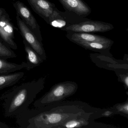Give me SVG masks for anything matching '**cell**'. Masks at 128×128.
<instances>
[{
  "label": "cell",
  "instance_id": "18",
  "mask_svg": "<svg viewBox=\"0 0 128 128\" xmlns=\"http://www.w3.org/2000/svg\"><path fill=\"white\" fill-rule=\"evenodd\" d=\"M116 108L118 112L126 114V115H128V104L127 102L125 104L120 105L117 106Z\"/></svg>",
  "mask_w": 128,
  "mask_h": 128
},
{
  "label": "cell",
  "instance_id": "6",
  "mask_svg": "<svg viewBox=\"0 0 128 128\" xmlns=\"http://www.w3.org/2000/svg\"><path fill=\"white\" fill-rule=\"evenodd\" d=\"M16 29L7 12L0 17V40L14 50L18 49L17 44L14 41V30Z\"/></svg>",
  "mask_w": 128,
  "mask_h": 128
},
{
  "label": "cell",
  "instance_id": "10",
  "mask_svg": "<svg viewBox=\"0 0 128 128\" xmlns=\"http://www.w3.org/2000/svg\"><path fill=\"white\" fill-rule=\"evenodd\" d=\"M66 8L79 16L88 15L90 12V7L82 0H59Z\"/></svg>",
  "mask_w": 128,
  "mask_h": 128
},
{
  "label": "cell",
  "instance_id": "22",
  "mask_svg": "<svg viewBox=\"0 0 128 128\" xmlns=\"http://www.w3.org/2000/svg\"><path fill=\"white\" fill-rule=\"evenodd\" d=\"M6 12V11L4 9L0 8V17H1L4 14H5Z\"/></svg>",
  "mask_w": 128,
  "mask_h": 128
},
{
  "label": "cell",
  "instance_id": "9",
  "mask_svg": "<svg viewBox=\"0 0 128 128\" xmlns=\"http://www.w3.org/2000/svg\"><path fill=\"white\" fill-rule=\"evenodd\" d=\"M68 38L72 42L73 41H82L90 42H97L103 44L112 45L114 42L105 37L86 32H74L68 35Z\"/></svg>",
  "mask_w": 128,
  "mask_h": 128
},
{
  "label": "cell",
  "instance_id": "17",
  "mask_svg": "<svg viewBox=\"0 0 128 128\" xmlns=\"http://www.w3.org/2000/svg\"><path fill=\"white\" fill-rule=\"evenodd\" d=\"M48 24L54 27L62 28L66 25V22L56 11L49 20Z\"/></svg>",
  "mask_w": 128,
  "mask_h": 128
},
{
  "label": "cell",
  "instance_id": "14",
  "mask_svg": "<svg viewBox=\"0 0 128 128\" xmlns=\"http://www.w3.org/2000/svg\"><path fill=\"white\" fill-rule=\"evenodd\" d=\"M72 42L85 49L98 52L102 53H107L112 45L100 42H90L82 41H73Z\"/></svg>",
  "mask_w": 128,
  "mask_h": 128
},
{
  "label": "cell",
  "instance_id": "21",
  "mask_svg": "<svg viewBox=\"0 0 128 128\" xmlns=\"http://www.w3.org/2000/svg\"><path fill=\"white\" fill-rule=\"evenodd\" d=\"M112 113H113V112H112L110 111H106L102 114V115L106 116H110L111 114H112Z\"/></svg>",
  "mask_w": 128,
  "mask_h": 128
},
{
  "label": "cell",
  "instance_id": "19",
  "mask_svg": "<svg viewBox=\"0 0 128 128\" xmlns=\"http://www.w3.org/2000/svg\"><path fill=\"white\" fill-rule=\"evenodd\" d=\"M10 126H9L8 125L0 121V128H9Z\"/></svg>",
  "mask_w": 128,
  "mask_h": 128
},
{
  "label": "cell",
  "instance_id": "5",
  "mask_svg": "<svg viewBox=\"0 0 128 128\" xmlns=\"http://www.w3.org/2000/svg\"><path fill=\"white\" fill-rule=\"evenodd\" d=\"M13 6L18 16L26 25L35 34L40 42H42L40 27L36 20L28 7L19 0L13 4Z\"/></svg>",
  "mask_w": 128,
  "mask_h": 128
},
{
  "label": "cell",
  "instance_id": "12",
  "mask_svg": "<svg viewBox=\"0 0 128 128\" xmlns=\"http://www.w3.org/2000/svg\"><path fill=\"white\" fill-rule=\"evenodd\" d=\"M24 75L23 72L0 75V90L14 85L24 78Z\"/></svg>",
  "mask_w": 128,
  "mask_h": 128
},
{
  "label": "cell",
  "instance_id": "8",
  "mask_svg": "<svg viewBox=\"0 0 128 128\" xmlns=\"http://www.w3.org/2000/svg\"><path fill=\"white\" fill-rule=\"evenodd\" d=\"M33 10L48 24L56 10L54 4L47 0H27Z\"/></svg>",
  "mask_w": 128,
  "mask_h": 128
},
{
  "label": "cell",
  "instance_id": "3",
  "mask_svg": "<svg viewBox=\"0 0 128 128\" xmlns=\"http://www.w3.org/2000/svg\"><path fill=\"white\" fill-rule=\"evenodd\" d=\"M78 85L75 83L70 82L57 84L48 92L34 102L35 108L43 107L54 104L72 95L76 92Z\"/></svg>",
  "mask_w": 128,
  "mask_h": 128
},
{
  "label": "cell",
  "instance_id": "2",
  "mask_svg": "<svg viewBox=\"0 0 128 128\" xmlns=\"http://www.w3.org/2000/svg\"><path fill=\"white\" fill-rule=\"evenodd\" d=\"M44 78H41L15 87L3 96L6 117L16 116L29 108L43 90Z\"/></svg>",
  "mask_w": 128,
  "mask_h": 128
},
{
  "label": "cell",
  "instance_id": "7",
  "mask_svg": "<svg viewBox=\"0 0 128 128\" xmlns=\"http://www.w3.org/2000/svg\"><path fill=\"white\" fill-rule=\"evenodd\" d=\"M113 25L105 22L94 21H89L67 27L66 30L77 32H104L112 30Z\"/></svg>",
  "mask_w": 128,
  "mask_h": 128
},
{
  "label": "cell",
  "instance_id": "15",
  "mask_svg": "<svg viewBox=\"0 0 128 128\" xmlns=\"http://www.w3.org/2000/svg\"><path fill=\"white\" fill-rule=\"evenodd\" d=\"M90 114H88L82 116H80L73 119L67 120L60 126V128H78L84 126L88 125V120Z\"/></svg>",
  "mask_w": 128,
  "mask_h": 128
},
{
  "label": "cell",
  "instance_id": "1",
  "mask_svg": "<svg viewBox=\"0 0 128 128\" xmlns=\"http://www.w3.org/2000/svg\"><path fill=\"white\" fill-rule=\"evenodd\" d=\"M61 108L54 106V104L28 108L16 116V123L22 128H57L69 120L87 114L81 109L64 112Z\"/></svg>",
  "mask_w": 128,
  "mask_h": 128
},
{
  "label": "cell",
  "instance_id": "20",
  "mask_svg": "<svg viewBox=\"0 0 128 128\" xmlns=\"http://www.w3.org/2000/svg\"><path fill=\"white\" fill-rule=\"evenodd\" d=\"M123 81L124 83L125 84V85H126L127 87L128 86V77L127 75L125 77H124L123 78Z\"/></svg>",
  "mask_w": 128,
  "mask_h": 128
},
{
  "label": "cell",
  "instance_id": "4",
  "mask_svg": "<svg viewBox=\"0 0 128 128\" xmlns=\"http://www.w3.org/2000/svg\"><path fill=\"white\" fill-rule=\"evenodd\" d=\"M16 18L18 29L24 40L36 52L43 60H46V54L42 42L40 41L33 32L18 16L17 15Z\"/></svg>",
  "mask_w": 128,
  "mask_h": 128
},
{
  "label": "cell",
  "instance_id": "16",
  "mask_svg": "<svg viewBox=\"0 0 128 128\" xmlns=\"http://www.w3.org/2000/svg\"><path fill=\"white\" fill-rule=\"evenodd\" d=\"M17 57L16 53L0 40V59L7 60Z\"/></svg>",
  "mask_w": 128,
  "mask_h": 128
},
{
  "label": "cell",
  "instance_id": "11",
  "mask_svg": "<svg viewBox=\"0 0 128 128\" xmlns=\"http://www.w3.org/2000/svg\"><path fill=\"white\" fill-rule=\"evenodd\" d=\"M23 43L26 53V69L28 71H30L40 66L44 60L24 40H23Z\"/></svg>",
  "mask_w": 128,
  "mask_h": 128
},
{
  "label": "cell",
  "instance_id": "13",
  "mask_svg": "<svg viewBox=\"0 0 128 128\" xmlns=\"http://www.w3.org/2000/svg\"><path fill=\"white\" fill-rule=\"evenodd\" d=\"M26 62H23L21 64H18L0 59V75L12 73L26 68Z\"/></svg>",
  "mask_w": 128,
  "mask_h": 128
}]
</instances>
